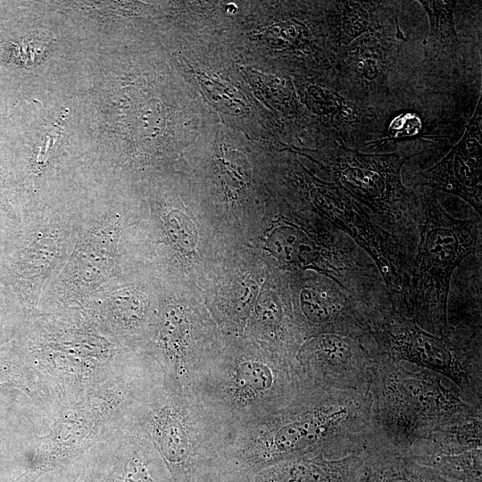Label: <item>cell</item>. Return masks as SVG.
I'll return each mask as SVG.
<instances>
[{
  "label": "cell",
  "instance_id": "obj_11",
  "mask_svg": "<svg viewBox=\"0 0 482 482\" xmlns=\"http://www.w3.org/2000/svg\"><path fill=\"white\" fill-rule=\"evenodd\" d=\"M362 457L359 453L330 459L312 453L275 463L254 482H353Z\"/></svg>",
  "mask_w": 482,
  "mask_h": 482
},
{
  "label": "cell",
  "instance_id": "obj_17",
  "mask_svg": "<svg viewBox=\"0 0 482 482\" xmlns=\"http://www.w3.org/2000/svg\"><path fill=\"white\" fill-rule=\"evenodd\" d=\"M429 21V33L424 42V62L435 69L443 61L453 57L460 41L454 27L453 12L457 4L453 0L419 1Z\"/></svg>",
  "mask_w": 482,
  "mask_h": 482
},
{
  "label": "cell",
  "instance_id": "obj_8",
  "mask_svg": "<svg viewBox=\"0 0 482 482\" xmlns=\"http://www.w3.org/2000/svg\"><path fill=\"white\" fill-rule=\"evenodd\" d=\"M385 26L366 33L341 49L336 75L338 91L345 97L370 107L388 93L395 44Z\"/></svg>",
  "mask_w": 482,
  "mask_h": 482
},
{
  "label": "cell",
  "instance_id": "obj_5",
  "mask_svg": "<svg viewBox=\"0 0 482 482\" xmlns=\"http://www.w3.org/2000/svg\"><path fill=\"white\" fill-rule=\"evenodd\" d=\"M125 380L107 386L53 413L51 428L38 436L29 470L35 482L88 453L121 420L128 403Z\"/></svg>",
  "mask_w": 482,
  "mask_h": 482
},
{
  "label": "cell",
  "instance_id": "obj_1",
  "mask_svg": "<svg viewBox=\"0 0 482 482\" xmlns=\"http://www.w3.org/2000/svg\"><path fill=\"white\" fill-rule=\"evenodd\" d=\"M369 433L363 447L406 453L436 428L482 411L435 371L379 354L370 384Z\"/></svg>",
  "mask_w": 482,
  "mask_h": 482
},
{
  "label": "cell",
  "instance_id": "obj_22",
  "mask_svg": "<svg viewBox=\"0 0 482 482\" xmlns=\"http://www.w3.org/2000/svg\"><path fill=\"white\" fill-rule=\"evenodd\" d=\"M79 476H78V478L76 479H74L73 482H79Z\"/></svg>",
  "mask_w": 482,
  "mask_h": 482
},
{
  "label": "cell",
  "instance_id": "obj_9",
  "mask_svg": "<svg viewBox=\"0 0 482 482\" xmlns=\"http://www.w3.org/2000/svg\"><path fill=\"white\" fill-rule=\"evenodd\" d=\"M298 290V310L313 336H366L370 322L383 311L354 298L329 278L305 280Z\"/></svg>",
  "mask_w": 482,
  "mask_h": 482
},
{
  "label": "cell",
  "instance_id": "obj_15",
  "mask_svg": "<svg viewBox=\"0 0 482 482\" xmlns=\"http://www.w3.org/2000/svg\"><path fill=\"white\" fill-rule=\"evenodd\" d=\"M135 439L118 422L102 439L110 457L102 482H154L148 470L149 461Z\"/></svg>",
  "mask_w": 482,
  "mask_h": 482
},
{
  "label": "cell",
  "instance_id": "obj_2",
  "mask_svg": "<svg viewBox=\"0 0 482 482\" xmlns=\"http://www.w3.org/2000/svg\"><path fill=\"white\" fill-rule=\"evenodd\" d=\"M419 201V241L410 277V317L422 329L442 336L448 322L452 276L470 255L481 253L482 220H460L440 204L436 191L413 187Z\"/></svg>",
  "mask_w": 482,
  "mask_h": 482
},
{
  "label": "cell",
  "instance_id": "obj_18",
  "mask_svg": "<svg viewBox=\"0 0 482 482\" xmlns=\"http://www.w3.org/2000/svg\"><path fill=\"white\" fill-rule=\"evenodd\" d=\"M413 460L453 482H482L481 449Z\"/></svg>",
  "mask_w": 482,
  "mask_h": 482
},
{
  "label": "cell",
  "instance_id": "obj_10",
  "mask_svg": "<svg viewBox=\"0 0 482 482\" xmlns=\"http://www.w3.org/2000/svg\"><path fill=\"white\" fill-rule=\"evenodd\" d=\"M481 99L465 132L451 151L429 169L416 175L414 187L424 186L442 190L462 198L473 207L477 215L482 213L481 184Z\"/></svg>",
  "mask_w": 482,
  "mask_h": 482
},
{
  "label": "cell",
  "instance_id": "obj_12",
  "mask_svg": "<svg viewBox=\"0 0 482 482\" xmlns=\"http://www.w3.org/2000/svg\"><path fill=\"white\" fill-rule=\"evenodd\" d=\"M146 427L174 479H184L188 473L190 447L184 419L177 405L170 400L154 403Z\"/></svg>",
  "mask_w": 482,
  "mask_h": 482
},
{
  "label": "cell",
  "instance_id": "obj_14",
  "mask_svg": "<svg viewBox=\"0 0 482 482\" xmlns=\"http://www.w3.org/2000/svg\"><path fill=\"white\" fill-rule=\"evenodd\" d=\"M482 447V411L452 420L413 445V459L461 453Z\"/></svg>",
  "mask_w": 482,
  "mask_h": 482
},
{
  "label": "cell",
  "instance_id": "obj_21",
  "mask_svg": "<svg viewBox=\"0 0 482 482\" xmlns=\"http://www.w3.org/2000/svg\"><path fill=\"white\" fill-rule=\"evenodd\" d=\"M169 223L171 226V231L175 241L185 248L191 251L196 243V233L192 222L183 214L175 213Z\"/></svg>",
  "mask_w": 482,
  "mask_h": 482
},
{
  "label": "cell",
  "instance_id": "obj_7",
  "mask_svg": "<svg viewBox=\"0 0 482 482\" xmlns=\"http://www.w3.org/2000/svg\"><path fill=\"white\" fill-rule=\"evenodd\" d=\"M378 357L370 334L351 337L320 334L309 338L299 352V361L314 385L368 391Z\"/></svg>",
  "mask_w": 482,
  "mask_h": 482
},
{
  "label": "cell",
  "instance_id": "obj_16",
  "mask_svg": "<svg viewBox=\"0 0 482 482\" xmlns=\"http://www.w3.org/2000/svg\"><path fill=\"white\" fill-rule=\"evenodd\" d=\"M334 33L341 48L362 35L379 29L390 23L392 12L385 2H334Z\"/></svg>",
  "mask_w": 482,
  "mask_h": 482
},
{
  "label": "cell",
  "instance_id": "obj_13",
  "mask_svg": "<svg viewBox=\"0 0 482 482\" xmlns=\"http://www.w3.org/2000/svg\"><path fill=\"white\" fill-rule=\"evenodd\" d=\"M353 482H453L407 454L363 447Z\"/></svg>",
  "mask_w": 482,
  "mask_h": 482
},
{
  "label": "cell",
  "instance_id": "obj_20",
  "mask_svg": "<svg viewBox=\"0 0 482 482\" xmlns=\"http://www.w3.org/2000/svg\"><path fill=\"white\" fill-rule=\"evenodd\" d=\"M278 380L268 365L256 361H245L237 368L234 383L240 397L250 398L270 391Z\"/></svg>",
  "mask_w": 482,
  "mask_h": 482
},
{
  "label": "cell",
  "instance_id": "obj_4",
  "mask_svg": "<svg viewBox=\"0 0 482 482\" xmlns=\"http://www.w3.org/2000/svg\"><path fill=\"white\" fill-rule=\"evenodd\" d=\"M413 155L370 154L336 143L323 157L335 184L364 205L377 223L414 256L417 250L419 201L402 180V169Z\"/></svg>",
  "mask_w": 482,
  "mask_h": 482
},
{
  "label": "cell",
  "instance_id": "obj_6",
  "mask_svg": "<svg viewBox=\"0 0 482 482\" xmlns=\"http://www.w3.org/2000/svg\"><path fill=\"white\" fill-rule=\"evenodd\" d=\"M312 203L374 262L393 309L410 317V277L414 255L382 229L371 212L335 183L312 180Z\"/></svg>",
  "mask_w": 482,
  "mask_h": 482
},
{
  "label": "cell",
  "instance_id": "obj_3",
  "mask_svg": "<svg viewBox=\"0 0 482 482\" xmlns=\"http://www.w3.org/2000/svg\"><path fill=\"white\" fill-rule=\"evenodd\" d=\"M369 334L379 354L448 378L468 403L482 406L481 330L455 326L437 336L390 307L370 322Z\"/></svg>",
  "mask_w": 482,
  "mask_h": 482
},
{
  "label": "cell",
  "instance_id": "obj_19",
  "mask_svg": "<svg viewBox=\"0 0 482 482\" xmlns=\"http://www.w3.org/2000/svg\"><path fill=\"white\" fill-rule=\"evenodd\" d=\"M187 332L184 313L177 308L169 307L162 318L160 338L168 365L175 371L181 366L185 356Z\"/></svg>",
  "mask_w": 482,
  "mask_h": 482
}]
</instances>
